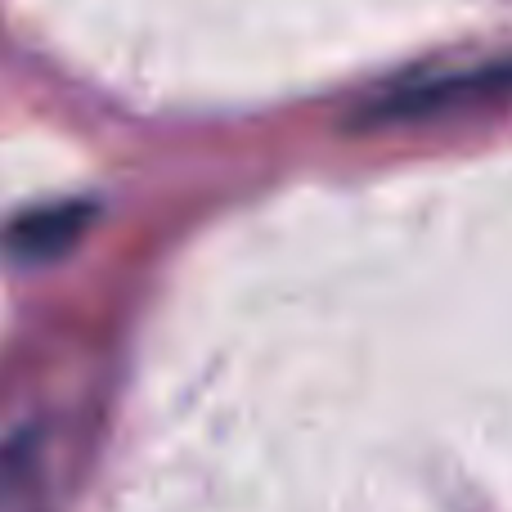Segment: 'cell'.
Wrapping results in <instances>:
<instances>
[{
    "label": "cell",
    "instance_id": "cell-3",
    "mask_svg": "<svg viewBox=\"0 0 512 512\" xmlns=\"http://www.w3.org/2000/svg\"><path fill=\"white\" fill-rule=\"evenodd\" d=\"M0 512H45L41 432H18L0 445Z\"/></svg>",
    "mask_w": 512,
    "mask_h": 512
},
{
    "label": "cell",
    "instance_id": "cell-1",
    "mask_svg": "<svg viewBox=\"0 0 512 512\" xmlns=\"http://www.w3.org/2000/svg\"><path fill=\"white\" fill-rule=\"evenodd\" d=\"M512 90V63H472V68L432 72V77H414L400 86L382 90L369 108L360 113L364 126H400V122H423V117L459 113L481 99H499Z\"/></svg>",
    "mask_w": 512,
    "mask_h": 512
},
{
    "label": "cell",
    "instance_id": "cell-2",
    "mask_svg": "<svg viewBox=\"0 0 512 512\" xmlns=\"http://www.w3.org/2000/svg\"><path fill=\"white\" fill-rule=\"evenodd\" d=\"M95 221V207L90 203H54L41 212H27L23 221L9 225V248L23 261H50L63 256L72 243L86 234V225Z\"/></svg>",
    "mask_w": 512,
    "mask_h": 512
}]
</instances>
